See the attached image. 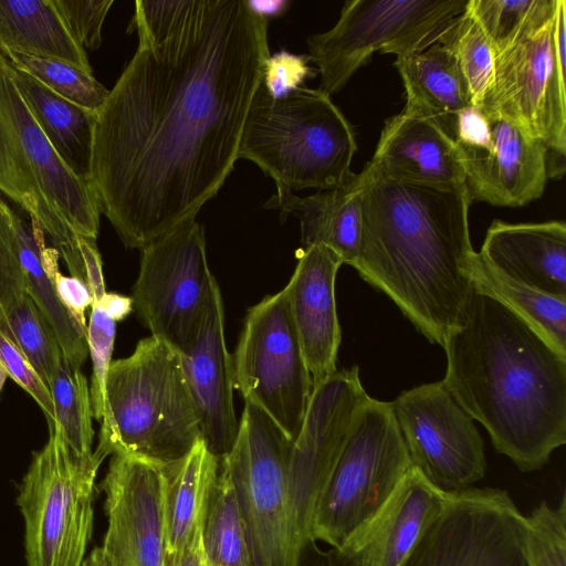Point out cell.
Listing matches in <instances>:
<instances>
[{"label":"cell","mask_w":566,"mask_h":566,"mask_svg":"<svg viewBox=\"0 0 566 566\" xmlns=\"http://www.w3.org/2000/svg\"><path fill=\"white\" fill-rule=\"evenodd\" d=\"M268 25L248 0L135 1L138 48L97 113L91 178L125 247L196 219L223 186L263 81Z\"/></svg>","instance_id":"cell-1"},{"label":"cell","mask_w":566,"mask_h":566,"mask_svg":"<svg viewBox=\"0 0 566 566\" xmlns=\"http://www.w3.org/2000/svg\"><path fill=\"white\" fill-rule=\"evenodd\" d=\"M360 198V241L354 268L385 293L431 343L463 324L475 255L467 185L397 180L368 163Z\"/></svg>","instance_id":"cell-2"},{"label":"cell","mask_w":566,"mask_h":566,"mask_svg":"<svg viewBox=\"0 0 566 566\" xmlns=\"http://www.w3.org/2000/svg\"><path fill=\"white\" fill-rule=\"evenodd\" d=\"M443 385L523 471L566 442V357L504 304L473 289L463 324L446 338Z\"/></svg>","instance_id":"cell-3"},{"label":"cell","mask_w":566,"mask_h":566,"mask_svg":"<svg viewBox=\"0 0 566 566\" xmlns=\"http://www.w3.org/2000/svg\"><path fill=\"white\" fill-rule=\"evenodd\" d=\"M0 195L53 241L71 276L86 283L80 237L96 239L94 190L55 153L22 99L11 65L0 53Z\"/></svg>","instance_id":"cell-4"},{"label":"cell","mask_w":566,"mask_h":566,"mask_svg":"<svg viewBox=\"0 0 566 566\" xmlns=\"http://www.w3.org/2000/svg\"><path fill=\"white\" fill-rule=\"evenodd\" d=\"M105 400L94 451L102 462L109 454H124L166 465L201 440L180 355L151 335L130 356L112 360Z\"/></svg>","instance_id":"cell-5"},{"label":"cell","mask_w":566,"mask_h":566,"mask_svg":"<svg viewBox=\"0 0 566 566\" xmlns=\"http://www.w3.org/2000/svg\"><path fill=\"white\" fill-rule=\"evenodd\" d=\"M353 128L319 88L298 87L272 97L261 84L251 103L238 158L258 165L277 191L328 189L352 174Z\"/></svg>","instance_id":"cell-6"},{"label":"cell","mask_w":566,"mask_h":566,"mask_svg":"<svg viewBox=\"0 0 566 566\" xmlns=\"http://www.w3.org/2000/svg\"><path fill=\"white\" fill-rule=\"evenodd\" d=\"M411 467L390 402L369 397L356 411L319 492L311 537L343 547L384 506Z\"/></svg>","instance_id":"cell-7"},{"label":"cell","mask_w":566,"mask_h":566,"mask_svg":"<svg viewBox=\"0 0 566 566\" xmlns=\"http://www.w3.org/2000/svg\"><path fill=\"white\" fill-rule=\"evenodd\" d=\"M293 440L259 407L245 402L235 442L222 457L241 511L251 566H296L302 538L289 469Z\"/></svg>","instance_id":"cell-8"},{"label":"cell","mask_w":566,"mask_h":566,"mask_svg":"<svg viewBox=\"0 0 566 566\" xmlns=\"http://www.w3.org/2000/svg\"><path fill=\"white\" fill-rule=\"evenodd\" d=\"M102 461L78 457L49 426L19 486L28 566H81L92 537L94 491Z\"/></svg>","instance_id":"cell-9"},{"label":"cell","mask_w":566,"mask_h":566,"mask_svg":"<svg viewBox=\"0 0 566 566\" xmlns=\"http://www.w3.org/2000/svg\"><path fill=\"white\" fill-rule=\"evenodd\" d=\"M469 0H348L328 31L307 38L327 95L339 92L374 52L396 56L438 42Z\"/></svg>","instance_id":"cell-10"},{"label":"cell","mask_w":566,"mask_h":566,"mask_svg":"<svg viewBox=\"0 0 566 566\" xmlns=\"http://www.w3.org/2000/svg\"><path fill=\"white\" fill-rule=\"evenodd\" d=\"M233 387L293 441L313 382L293 323L286 287L250 307L232 356Z\"/></svg>","instance_id":"cell-11"},{"label":"cell","mask_w":566,"mask_h":566,"mask_svg":"<svg viewBox=\"0 0 566 566\" xmlns=\"http://www.w3.org/2000/svg\"><path fill=\"white\" fill-rule=\"evenodd\" d=\"M216 281L207 262L203 228L191 219L142 249L133 306L151 336L184 355Z\"/></svg>","instance_id":"cell-12"},{"label":"cell","mask_w":566,"mask_h":566,"mask_svg":"<svg viewBox=\"0 0 566 566\" xmlns=\"http://www.w3.org/2000/svg\"><path fill=\"white\" fill-rule=\"evenodd\" d=\"M401 566H531L526 516L502 490L447 492Z\"/></svg>","instance_id":"cell-13"},{"label":"cell","mask_w":566,"mask_h":566,"mask_svg":"<svg viewBox=\"0 0 566 566\" xmlns=\"http://www.w3.org/2000/svg\"><path fill=\"white\" fill-rule=\"evenodd\" d=\"M390 405L412 467L432 485L458 491L484 476L482 438L442 381L402 391Z\"/></svg>","instance_id":"cell-14"},{"label":"cell","mask_w":566,"mask_h":566,"mask_svg":"<svg viewBox=\"0 0 566 566\" xmlns=\"http://www.w3.org/2000/svg\"><path fill=\"white\" fill-rule=\"evenodd\" d=\"M555 14L494 56L482 111L500 114L542 140L548 153L566 154V83L558 74Z\"/></svg>","instance_id":"cell-15"},{"label":"cell","mask_w":566,"mask_h":566,"mask_svg":"<svg viewBox=\"0 0 566 566\" xmlns=\"http://www.w3.org/2000/svg\"><path fill=\"white\" fill-rule=\"evenodd\" d=\"M368 398L357 366L337 370L312 390L289 469L293 512L303 542L311 537L317 497L354 416Z\"/></svg>","instance_id":"cell-16"},{"label":"cell","mask_w":566,"mask_h":566,"mask_svg":"<svg viewBox=\"0 0 566 566\" xmlns=\"http://www.w3.org/2000/svg\"><path fill=\"white\" fill-rule=\"evenodd\" d=\"M99 486L107 516L102 548L115 566H165L161 465L113 454Z\"/></svg>","instance_id":"cell-17"},{"label":"cell","mask_w":566,"mask_h":566,"mask_svg":"<svg viewBox=\"0 0 566 566\" xmlns=\"http://www.w3.org/2000/svg\"><path fill=\"white\" fill-rule=\"evenodd\" d=\"M180 358L201 440L213 455L222 458L235 442L239 422L233 406L232 356L226 344L224 310L217 281L195 339Z\"/></svg>","instance_id":"cell-18"},{"label":"cell","mask_w":566,"mask_h":566,"mask_svg":"<svg viewBox=\"0 0 566 566\" xmlns=\"http://www.w3.org/2000/svg\"><path fill=\"white\" fill-rule=\"evenodd\" d=\"M491 145L461 149L471 200L499 207H522L538 199L547 176V146L500 114H485Z\"/></svg>","instance_id":"cell-19"},{"label":"cell","mask_w":566,"mask_h":566,"mask_svg":"<svg viewBox=\"0 0 566 566\" xmlns=\"http://www.w3.org/2000/svg\"><path fill=\"white\" fill-rule=\"evenodd\" d=\"M342 264V260L325 245L306 247L297 253V264L285 286L313 388L337 371L342 336L335 280Z\"/></svg>","instance_id":"cell-20"},{"label":"cell","mask_w":566,"mask_h":566,"mask_svg":"<svg viewBox=\"0 0 566 566\" xmlns=\"http://www.w3.org/2000/svg\"><path fill=\"white\" fill-rule=\"evenodd\" d=\"M462 159L440 120L401 111L385 122L368 164L392 179L454 187L465 184Z\"/></svg>","instance_id":"cell-21"},{"label":"cell","mask_w":566,"mask_h":566,"mask_svg":"<svg viewBox=\"0 0 566 566\" xmlns=\"http://www.w3.org/2000/svg\"><path fill=\"white\" fill-rule=\"evenodd\" d=\"M446 499V491L411 467L377 514L340 548L360 566H401Z\"/></svg>","instance_id":"cell-22"},{"label":"cell","mask_w":566,"mask_h":566,"mask_svg":"<svg viewBox=\"0 0 566 566\" xmlns=\"http://www.w3.org/2000/svg\"><path fill=\"white\" fill-rule=\"evenodd\" d=\"M479 254L521 284L566 297V224L562 220L527 223L493 220Z\"/></svg>","instance_id":"cell-23"},{"label":"cell","mask_w":566,"mask_h":566,"mask_svg":"<svg viewBox=\"0 0 566 566\" xmlns=\"http://www.w3.org/2000/svg\"><path fill=\"white\" fill-rule=\"evenodd\" d=\"M365 172H353L344 182L317 190L307 197L291 191H276L264 208L301 219V241L304 248L322 244L332 250L343 263L355 265L360 241V198Z\"/></svg>","instance_id":"cell-24"},{"label":"cell","mask_w":566,"mask_h":566,"mask_svg":"<svg viewBox=\"0 0 566 566\" xmlns=\"http://www.w3.org/2000/svg\"><path fill=\"white\" fill-rule=\"evenodd\" d=\"M11 73L22 99L55 153L74 175L91 184L97 113L59 96L12 65Z\"/></svg>","instance_id":"cell-25"},{"label":"cell","mask_w":566,"mask_h":566,"mask_svg":"<svg viewBox=\"0 0 566 566\" xmlns=\"http://www.w3.org/2000/svg\"><path fill=\"white\" fill-rule=\"evenodd\" d=\"M218 462L219 458L199 440L185 458L161 465L165 566H179L201 526L208 485Z\"/></svg>","instance_id":"cell-26"},{"label":"cell","mask_w":566,"mask_h":566,"mask_svg":"<svg viewBox=\"0 0 566 566\" xmlns=\"http://www.w3.org/2000/svg\"><path fill=\"white\" fill-rule=\"evenodd\" d=\"M396 66L405 87L402 111L437 118L453 137L454 115L471 105L459 65L439 42L408 55L397 56Z\"/></svg>","instance_id":"cell-27"},{"label":"cell","mask_w":566,"mask_h":566,"mask_svg":"<svg viewBox=\"0 0 566 566\" xmlns=\"http://www.w3.org/2000/svg\"><path fill=\"white\" fill-rule=\"evenodd\" d=\"M0 52L56 59L92 73L52 0H0Z\"/></svg>","instance_id":"cell-28"},{"label":"cell","mask_w":566,"mask_h":566,"mask_svg":"<svg viewBox=\"0 0 566 566\" xmlns=\"http://www.w3.org/2000/svg\"><path fill=\"white\" fill-rule=\"evenodd\" d=\"M13 226L24 272L25 291L52 327L64 359L81 368L88 355L87 332L60 302L53 282L45 271L42 250L44 232L24 211L13 207Z\"/></svg>","instance_id":"cell-29"},{"label":"cell","mask_w":566,"mask_h":566,"mask_svg":"<svg viewBox=\"0 0 566 566\" xmlns=\"http://www.w3.org/2000/svg\"><path fill=\"white\" fill-rule=\"evenodd\" d=\"M471 281L473 289L504 304L566 357V297L534 290L507 277L478 252L471 264Z\"/></svg>","instance_id":"cell-30"},{"label":"cell","mask_w":566,"mask_h":566,"mask_svg":"<svg viewBox=\"0 0 566 566\" xmlns=\"http://www.w3.org/2000/svg\"><path fill=\"white\" fill-rule=\"evenodd\" d=\"M201 541L207 566H251L241 511L223 458L208 485Z\"/></svg>","instance_id":"cell-31"},{"label":"cell","mask_w":566,"mask_h":566,"mask_svg":"<svg viewBox=\"0 0 566 566\" xmlns=\"http://www.w3.org/2000/svg\"><path fill=\"white\" fill-rule=\"evenodd\" d=\"M0 332L25 356L50 389L63 354L52 327L27 292L2 312Z\"/></svg>","instance_id":"cell-32"},{"label":"cell","mask_w":566,"mask_h":566,"mask_svg":"<svg viewBox=\"0 0 566 566\" xmlns=\"http://www.w3.org/2000/svg\"><path fill=\"white\" fill-rule=\"evenodd\" d=\"M54 422L50 424L78 457L93 454L92 405L90 387L81 368L62 358L50 385Z\"/></svg>","instance_id":"cell-33"},{"label":"cell","mask_w":566,"mask_h":566,"mask_svg":"<svg viewBox=\"0 0 566 566\" xmlns=\"http://www.w3.org/2000/svg\"><path fill=\"white\" fill-rule=\"evenodd\" d=\"M438 42L454 56L467 84L471 105L482 109L492 82L494 52L485 32L468 7Z\"/></svg>","instance_id":"cell-34"},{"label":"cell","mask_w":566,"mask_h":566,"mask_svg":"<svg viewBox=\"0 0 566 566\" xmlns=\"http://www.w3.org/2000/svg\"><path fill=\"white\" fill-rule=\"evenodd\" d=\"M557 0H469L468 9L485 32L494 56L556 12Z\"/></svg>","instance_id":"cell-35"},{"label":"cell","mask_w":566,"mask_h":566,"mask_svg":"<svg viewBox=\"0 0 566 566\" xmlns=\"http://www.w3.org/2000/svg\"><path fill=\"white\" fill-rule=\"evenodd\" d=\"M2 55L13 67L30 74L53 93L91 112L98 113L109 94L93 73L65 61L13 52Z\"/></svg>","instance_id":"cell-36"},{"label":"cell","mask_w":566,"mask_h":566,"mask_svg":"<svg viewBox=\"0 0 566 566\" xmlns=\"http://www.w3.org/2000/svg\"><path fill=\"white\" fill-rule=\"evenodd\" d=\"M527 553L531 566H566V497L553 509L539 504L530 516Z\"/></svg>","instance_id":"cell-37"},{"label":"cell","mask_w":566,"mask_h":566,"mask_svg":"<svg viewBox=\"0 0 566 566\" xmlns=\"http://www.w3.org/2000/svg\"><path fill=\"white\" fill-rule=\"evenodd\" d=\"M91 307L87 326V345L93 365L90 397L93 418L102 421L106 412L105 387L112 363L116 325L98 304H92Z\"/></svg>","instance_id":"cell-38"},{"label":"cell","mask_w":566,"mask_h":566,"mask_svg":"<svg viewBox=\"0 0 566 566\" xmlns=\"http://www.w3.org/2000/svg\"><path fill=\"white\" fill-rule=\"evenodd\" d=\"M12 212L13 207L0 195V316L27 292Z\"/></svg>","instance_id":"cell-39"},{"label":"cell","mask_w":566,"mask_h":566,"mask_svg":"<svg viewBox=\"0 0 566 566\" xmlns=\"http://www.w3.org/2000/svg\"><path fill=\"white\" fill-rule=\"evenodd\" d=\"M67 29L84 49L102 43V27L113 0H52Z\"/></svg>","instance_id":"cell-40"},{"label":"cell","mask_w":566,"mask_h":566,"mask_svg":"<svg viewBox=\"0 0 566 566\" xmlns=\"http://www.w3.org/2000/svg\"><path fill=\"white\" fill-rule=\"evenodd\" d=\"M0 363L8 376L20 385L38 402L48 424L54 422L50 389L18 347L0 332Z\"/></svg>","instance_id":"cell-41"},{"label":"cell","mask_w":566,"mask_h":566,"mask_svg":"<svg viewBox=\"0 0 566 566\" xmlns=\"http://www.w3.org/2000/svg\"><path fill=\"white\" fill-rule=\"evenodd\" d=\"M308 54L275 52L265 62L262 85L272 97H282L301 87L304 81L317 74L308 65Z\"/></svg>","instance_id":"cell-42"},{"label":"cell","mask_w":566,"mask_h":566,"mask_svg":"<svg viewBox=\"0 0 566 566\" xmlns=\"http://www.w3.org/2000/svg\"><path fill=\"white\" fill-rule=\"evenodd\" d=\"M42 260L46 273L53 282L60 302L70 312L76 323L87 332L85 311L93 304L88 286L74 276H65L59 270V252L56 249L43 247Z\"/></svg>","instance_id":"cell-43"},{"label":"cell","mask_w":566,"mask_h":566,"mask_svg":"<svg viewBox=\"0 0 566 566\" xmlns=\"http://www.w3.org/2000/svg\"><path fill=\"white\" fill-rule=\"evenodd\" d=\"M453 138L461 149H485L491 145V132L485 113L473 105L454 115Z\"/></svg>","instance_id":"cell-44"},{"label":"cell","mask_w":566,"mask_h":566,"mask_svg":"<svg viewBox=\"0 0 566 566\" xmlns=\"http://www.w3.org/2000/svg\"><path fill=\"white\" fill-rule=\"evenodd\" d=\"M296 566H360L358 560L342 548L322 549L308 537L300 547Z\"/></svg>","instance_id":"cell-45"},{"label":"cell","mask_w":566,"mask_h":566,"mask_svg":"<svg viewBox=\"0 0 566 566\" xmlns=\"http://www.w3.org/2000/svg\"><path fill=\"white\" fill-rule=\"evenodd\" d=\"M98 304L104 312L116 323L124 319L133 308V298L116 293H105Z\"/></svg>","instance_id":"cell-46"},{"label":"cell","mask_w":566,"mask_h":566,"mask_svg":"<svg viewBox=\"0 0 566 566\" xmlns=\"http://www.w3.org/2000/svg\"><path fill=\"white\" fill-rule=\"evenodd\" d=\"M201 526L186 547L179 566H207L201 541Z\"/></svg>","instance_id":"cell-47"},{"label":"cell","mask_w":566,"mask_h":566,"mask_svg":"<svg viewBox=\"0 0 566 566\" xmlns=\"http://www.w3.org/2000/svg\"><path fill=\"white\" fill-rule=\"evenodd\" d=\"M250 7L260 15L264 17L268 21L271 18L282 15L291 4L290 1L285 0H248Z\"/></svg>","instance_id":"cell-48"},{"label":"cell","mask_w":566,"mask_h":566,"mask_svg":"<svg viewBox=\"0 0 566 566\" xmlns=\"http://www.w3.org/2000/svg\"><path fill=\"white\" fill-rule=\"evenodd\" d=\"M81 566H115L102 547H95Z\"/></svg>","instance_id":"cell-49"},{"label":"cell","mask_w":566,"mask_h":566,"mask_svg":"<svg viewBox=\"0 0 566 566\" xmlns=\"http://www.w3.org/2000/svg\"><path fill=\"white\" fill-rule=\"evenodd\" d=\"M7 377H8V373L6 371L4 367L0 363V392L3 388Z\"/></svg>","instance_id":"cell-50"}]
</instances>
